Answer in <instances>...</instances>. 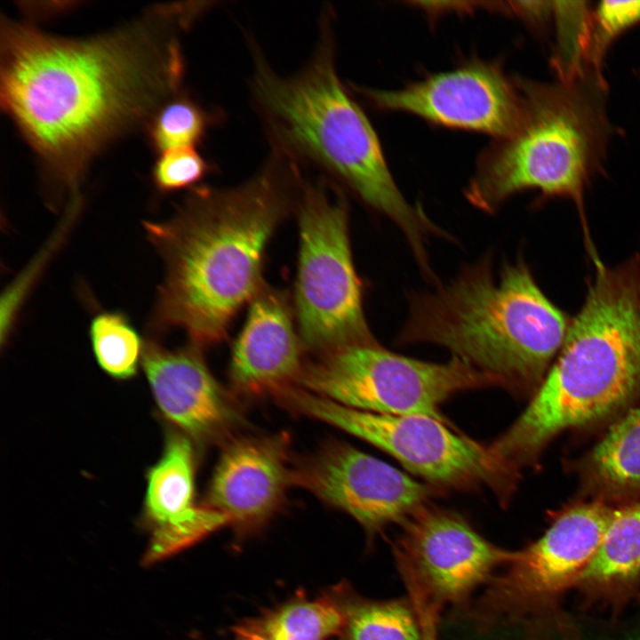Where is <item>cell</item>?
Listing matches in <instances>:
<instances>
[{"instance_id":"30bf717a","label":"cell","mask_w":640,"mask_h":640,"mask_svg":"<svg viewBox=\"0 0 640 640\" xmlns=\"http://www.w3.org/2000/svg\"><path fill=\"white\" fill-rule=\"evenodd\" d=\"M614 509L579 499L558 512L541 537L513 551L473 602L468 613L476 628L488 631L524 622L548 609L589 564Z\"/></svg>"},{"instance_id":"5b68a950","label":"cell","mask_w":640,"mask_h":640,"mask_svg":"<svg viewBox=\"0 0 640 640\" xmlns=\"http://www.w3.org/2000/svg\"><path fill=\"white\" fill-rule=\"evenodd\" d=\"M327 43L292 77H282L258 60L252 84L257 102L284 152L340 178L389 218L405 236L417 262L426 263L428 237L442 231L398 189L372 126L339 80Z\"/></svg>"},{"instance_id":"8fae6325","label":"cell","mask_w":640,"mask_h":640,"mask_svg":"<svg viewBox=\"0 0 640 640\" xmlns=\"http://www.w3.org/2000/svg\"><path fill=\"white\" fill-rule=\"evenodd\" d=\"M393 556L406 589L439 608L468 612L472 597L511 557L462 516L427 504L401 525Z\"/></svg>"},{"instance_id":"cb8c5ba5","label":"cell","mask_w":640,"mask_h":640,"mask_svg":"<svg viewBox=\"0 0 640 640\" xmlns=\"http://www.w3.org/2000/svg\"><path fill=\"white\" fill-rule=\"evenodd\" d=\"M347 616L326 601L297 603L272 615L265 631L272 640H325L345 626Z\"/></svg>"},{"instance_id":"9c48e42d","label":"cell","mask_w":640,"mask_h":640,"mask_svg":"<svg viewBox=\"0 0 640 640\" xmlns=\"http://www.w3.org/2000/svg\"><path fill=\"white\" fill-rule=\"evenodd\" d=\"M495 385L457 357L425 362L377 342L344 347L306 364L297 387L341 405L387 414H418L450 425L440 410L452 396Z\"/></svg>"},{"instance_id":"277c9868","label":"cell","mask_w":640,"mask_h":640,"mask_svg":"<svg viewBox=\"0 0 640 640\" xmlns=\"http://www.w3.org/2000/svg\"><path fill=\"white\" fill-rule=\"evenodd\" d=\"M571 321L524 260L503 264L495 276L486 256L435 292L412 295L398 341L445 348L496 386L531 398L559 354Z\"/></svg>"},{"instance_id":"ac0fdd59","label":"cell","mask_w":640,"mask_h":640,"mask_svg":"<svg viewBox=\"0 0 640 640\" xmlns=\"http://www.w3.org/2000/svg\"><path fill=\"white\" fill-rule=\"evenodd\" d=\"M576 461L580 499L612 507L640 501V401L612 420Z\"/></svg>"},{"instance_id":"4316f807","label":"cell","mask_w":640,"mask_h":640,"mask_svg":"<svg viewBox=\"0 0 640 640\" xmlns=\"http://www.w3.org/2000/svg\"><path fill=\"white\" fill-rule=\"evenodd\" d=\"M235 631L236 640H272L269 636L243 627L236 628Z\"/></svg>"},{"instance_id":"4fadbf2b","label":"cell","mask_w":640,"mask_h":640,"mask_svg":"<svg viewBox=\"0 0 640 640\" xmlns=\"http://www.w3.org/2000/svg\"><path fill=\"white\" fill-rule=\"evenodd\" d=\"M359 91L380 108L405 111L439 124L501 139L514 134L524 117L521 92L490 65L441 73L396 91Z\"/></svg>"},{"instance_id":"8992f818","label":"cell","mask_w":640,"mask_h":640,"mask_svg":"<svg viewBox=\"0 0 640 640\" xmlns=\"http://www.w3.org/2000/svg\"><path fill=\"white\" fill-rule=\"evenodd\" d=\"M518 88L523 121L485 156L466 196L486 212L525 189L539 191L541 200L570 199L577 206L588 252H593L584 194L602 169L612 135L605 80L588 73L568 82H523Z\"/></svg>"},{"instance_id":"d6986e66","label":"cell","mask_w":640,"mask_h":640,"mask_svg":"<svg viewBox=\"0 0 640 640\" xmlns=\"http://www.w3.org/2000/svg\"><path fill=\"white\" fill-rule=\"evenodd\" d=\"M640 577V501L616 507L600 546L576 582L616 590Z\"/></svg>"},{"instance_id":"7402d4cb","label":"cell","mask_w":640,"mask_h":640,"mask_svg":"<svg viewBox=\"0 0 640 640\" xmlns=\"http://www.w3.org/2000/svg\"><path fill=\"white\" fill-rule=\"evenodd\" d=\"M592 8L588 1H554L556 50L552 67L560 81L583 77L587 70V53Z\"/></svg>"},{"instance_id":"3957f363","label":"cell","mask_w":640,"mask_h":640,"mask_svg":"<svg viewBox=\"0 0 640 640\" xmlns=\"http://www.w3.org/2000/svg\"><path fill=\"white\" fill-rule=\"evenodd\" d=\"M592 261L559 354L524 411L490 444L518 470L535 465L560 434L608 424L640 401V257L614 267Z\"/></svg>"},{"instance_id":"7a4b0ae2","label":"cell","mask_w":640,"mask_h":640,"mask_svg":"<svg viewBox=\"0 0 640 640\" xmlns=\"http://www.w3.org/2000/svg\"><path fill=\"white\" fill-rule=\"evenodd\" d=\"M287 178L271 164L233 188H196L171 220L143 223L165 266L153 329H183L197 346L222 340L262 287L265 247L289 208Z\"/></svg>"},{"instance_id":"9a60e30c","label":"cell","mask_w":640,"mask_h":640,"mask_svg":"<svg viewBox=\"0 0 640 640\" xmlns=\"http://www.w3.org/2000/svg\"><path fill=\"white\" fill-rule=\"evenodd\" d=\"M285 434L235 437L224 447L205 506L241 530L257 528L283 505L292 484Z\"/></svg>"},{"instance_id":"e0dca14e","label":"cell","mask_w":640,"mask_h":640,"mask_svg":"<svg viewBox=\"0 0 640 640\" xmlns=\"http://www.w3.org/2000/svg\"><path fill=\"white\" fill-rule=\"evenodd\" d=\"M302 345L284 296L262 286L234 346L229 366L234 390L246 397H276L297 386L306 365Z\"/></svg>"},{"instance_id":"2e32d148","label":"cell","mask_w":640,"mask_h":640,"mask_svg":"<svg viewBox=\"0 0 640 640\" xmlns=\"http://www.w3.org/2000/svg\"><path fill=\"white\" fill-rule=\"evenodd\" d=\"M194 472L190 438L170 434L161 459L148 474L144 518L150 537L143 564L174 555L229 524L221 513L195 504Z\"/></svg>"},{"instance_id":"44dd1931","label":"cell","mask_w":640,"mask_h":640,"mask_svg":"<svg viewBox=\"0 0 640 640\" xmlns=\"http://www.w3.org/2000/svg\"><path fill=\"white\" fill-rule=\"evenodd\" d=\"M90 337L96 360L109 376L125 380L136 374L144 347L126 316L97 315L91 323Z\"/></svg>"},{"instance_id":"d4e9b609","label":"cell","mask_w":640,"mask_h":640,"mask_svg":"<svg viewBox=\"0 0 640 640\" xmlns=\"http://www.w3.org/2000/svg\"><path fill=\"white\" fill-rule=\"evenodd\" d=\"M640 22V1H601L592 8L587 70L604 77L602 69L612 44Z\"/></svg>"},{"instance_id":"484cf974","label":"cell","mask_w":640,"mask_h":640,"mask_svg":"<svg viewBox=\"0 0 640 640\" xmlns=\"http://www.w3.org/2000/svg\"><path fill=\"white\" fill-rule=\"evenodd\" d=\"M210 170L193 147L174 148L160 153L152 169V180L161 192H173L198 183Z\"/></svg>"},{"instance_id":"ba28073f","label":"cell","mask_w":640,"mask_h":640,"mask_svg":"<svg viewBox=\"0 0 640 640\" xmlns=\"http://www.w3.org/2000/svg\"><path fill=\"white\" fill-rule=\"evenodd\" d=\"M299 224L295 301L303 346L323 356L344 347L376 342L364 314L346 201L328 185H306L299 204Z\"/></svg>"},{"instance_id":"6da1fadb","label":"cell","mask_w":640,"mask_h":640,"mask_svg":"<svg viewBox=\"0 0 640 640\" xmlns=\"http://www.w3.org/2000/svg\"><path fill=\"white\" fill-rule=\"evenodd\" d=\"M183 71L176 40L148 20L86 38L1 21L2 108L75 196L92 157L174 96Z\"/></svg>"},{"instance_id":"52a82bcc","label":"cell","mask_w":640,"mask_h":640,"mask_svg":"<svg viewBox=\"0 0 640 640\" xmlns=\"http://www.w3.org/2000/svg\"><path fill=\"white\" fill-rule=\"evenodd\" d=\"M277 400L295 412L373 444L441 491L487 488L500 505H508L516 490L519 470L499 458L490 445L435 418L353 409L299 387L284 390Z\"/></svg>"},{"instance_id":"ffe728a7","label":"cell","mask_w":640,"mask_h":640,"mask_svg":"<svg viewBox=\"0 0 640 640\" xmlns=\"http://www.w3.org/2000/svg\"><path fill=\"white\" fill-rule=\"evenodd\" d=\"M346 624L347 640H422L408 596L357 603L349 609Z\"/></svg>"},{"instance_id":"5bb4252c","label":"cell","mask_w":640,"mask_h":640,"mask_svg":"<svg viewBox=\"0 0 640 640\" xmlns=\"http://www.w3.org/2000/svg\"><path fill=\"white\" fill-rule=\"evenodd\" d=\"M141 363L161 413L190 439H227L242 422L234 399L212 375L198 346L172 350L148 340Z\"/></svg>"},{"instance_id":"603a6c76","label":"cell","mask_w":640,"mask_h":640,"mask_svg":"<svg viewBox=\"0 0 640 640\" xmlns=\"http://www.w3.org/2000/svg\"><path fill=\"white\" fill-rule=\"evenodd\" d=\"M212 121L211 115L189 98L173 96L148 120V141L158 153L193 147L204 138Z\"/></svg>"},{"instance_id":"7c38bea8","label":"cell","mask_w":640,"mask_h":640,"mask_svg":"<svg viewBox=\"0 0 640 640\" xmlns=\"http://www.w3.org/2000/svg\"><path fill=\"white\" fill-rule=\"evenodd\" d=\"M292 484L375 534L401 525L441 490L340 442H331L292 470Z\"/></svg>"}]
</instances>
